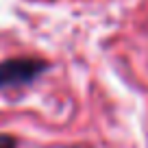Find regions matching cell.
<instances>
[{
	"instance_id": "cell-1",
	"label": "cell",
	"mask_w": 148,
	"mask_h": 148,
	"mask_svg": "<svg viewBox=\"0 0 148 148\" xmlns=\"http://www.w3.org/2000/svg\"><path fill=\"white\" fill-rule=\"evenodd\" d=\"M48 70V63L44 59L35 57H15L0 63V89L28 85Z\"/></svg>"
},
{
	"instance_id": "cell-2",
	"label": "cell",
	"mask_w": 148,
	"mask_h": 148,
	"mask_svg": "<svg viewBox=\"0 0 148 148\" xmlns=\"http://www.w3.org/2000/svg\"><path fill=\"white\" fill-rule=\"evenodd\" d=\"M0 148H18V142L11 135H0Z\"/></svg>"
}]
</instances>
